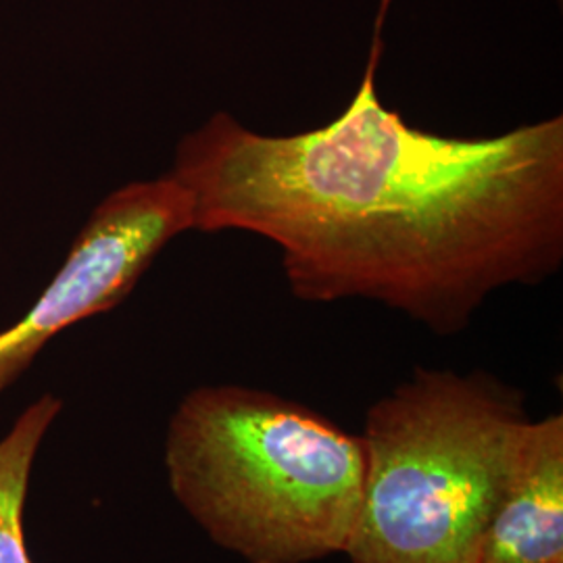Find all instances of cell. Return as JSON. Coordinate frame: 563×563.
I'll return each mask as SVG.
<instances>
[{
  "mask_svg": "<svg viewBox=\"0 0 563 563\" xmlns=\"http://www.w3.org/2000/svg\"><path fill=\"white\" fill-rule=\"evenodd\" d=\"M383 30L336 120L267 136L218 111L176 148L172 176L199 232L274 242L305 302L376 301L460 334L505 286L563 263V115L499 136L409 125L376 88Z\"/></svg>",
  "mask_w": 563,
  "mask_h": 563,
  "instance_id": "1",
  "label": "cell"
},
{
  "mask_svg": "<svg viewBox=\"0 0 563 563\" xmlns=\"http://www.w3.org/2000/svg\"><path fill=\"white\" fill-rule=\"evenodd\" d=\"M165 470L178 504L223 551L244 563H313L346 551L365 446L302 402L213 384L172 416Z\"/></svg>",
  "mask_w": 563,
  "mask_h": 563,
  "instance_id": "2",
  "label": "cell"
},
{
  "mask_svg": "<svg viewBox=\"0 0 563 563\" xmlns=\"http://www.w3.org/2000/svg\"><path fill=\"white\" fill-rule=\"evenodd\" d=\"M530 420L522 390L488 372L416 367L365 413L349 563H478Z\"/></svg>",
  "mask_w": 563,
  "mask_h": 563,
  "instance_id": "3",
  "label": "cell"
},
{
  "mask_svg": "<svg viewBox=\"0 0 563 563\" xmlns=\"http://www.w3.org/2000/svg\"><path fill=\"white\" fill-rule=\"evenodd\" d=\"M195 228L192 199L172 174L111 192L81 228L36 305L0 332V390L60 330L118 307L167 242Z\"/></svg>",
  "mask_w": 563,
  "mask_h": 563,
  "instance_id": "4",
  "label": "cell"
},
{
  "mask_svg": "<svg viewBox=\"0 0 563 563\" xmlns=\"http://www.w3.org/2000/svg\"><path fill=\"white\" fill-rule=\"evenodd\" d=\"M555 560H563L562 413L526 426L478 555V563Z\"/></svg>",
  "mask_w": 563,
  "mask_h": 563,
  "instance_id": "5",
  "label": "cell"
},
{
  "mask_svg": "<svg viewBox=\"0 0 563 563\" xmlns=\"http://www.w3.org/2000/svg\"><path fill=\"white\" fill-rule=\"evenodd\" d=\"M59 411V399L44 395L0 441V563H34L25 544L23 507L34 457Z\"/></svg>",
  "mask_w": 563,
  "mask_h": 563,
  "instance_id": "6",
  "label": "cell"
},
{
  "mask_svg": "<svg viewBox=\"0 0 563 563\" xmlns=\"http://www.w3.org/2000/svg\"><path fill=\"white\" fill-rule=\"evenodd\" d=\"M390 2H393V0H380L378 15H376V23H374V25H380V27H383L384 20H386V15H388V9H390Z\"/></svg>",
  "mask_w": 563,
  "mask_h": 563,
  "instance_id": "7",
  "label": "cell"
},
{
  "mask_svg": "<svg viewBox=\"0 0 563 563\" xmlns=\"http://www.w3.org/2000/svg\"><path fill=\"white\" fill-rule=\"evenodd\" d=\"M551 563H563V560H555V562H551Z\"/></svg>",
  "mask_w": 563,
  "mask_h": 563,
  "instance_id": "8",
  "label": "cell"
}]
</instances>
